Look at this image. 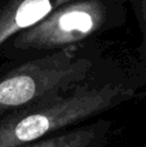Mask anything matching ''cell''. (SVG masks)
<instances>
[{
  "mask_svg": "<svg viewBox=\"0 0 146 147\" xmlns=\"http://www.w3.org/2000/svg\"><path fill=\"white\" fill-rule=\"evenodd\" d=\"M145 84V74L109 63L79 85L1 119L0 147H22L91 121L133 99Z\"/></svg>",
  "mask_w": 146,
  "mask_h": 147,
  "instance_id": "cell-1",
  "label": "cell"
},
{
  "mask_svg": "<svg viewBox=\"0 0 146 147\" xmlns=\"http://www.w3.org/2000/svg\"><path fill=\"white\" fill-rule=\"evenodd\" d=\"M93 44H82L0 66V120L82 84L107 66Z\"/></svg>",
  "mask_w": 146,
  "mask_h": 147,
  "instance_id": "cell-2",
  "label": "cell"
},
{
  "mask_svg": "<svg viewBox=\"0 0 146 147\" xmlns=\"http://www.w3.org/2000/svg\"><path fill=\"white\" fill-rule=\"evenodd\" d=\"M127 0H79L65 5L32 27L10 38L0 48L5 61L45 56L75 45L123 25Z\"/></svg>",
  "mask_w": 146,
  "mask_h": 147,
  "instance_id": "cell-3",
  "label": "cell"
},
{
  "mask_svg": "<svg viewBox=\"0 0 146 147\" xmlns=\"http://www.w3.org/2000/svg\"><path fill=\"white\" fill-rule=\"evenodd\" d=\"M79 0H0V48L28 27Z\"/></svg>",
  "mask_w": 146,
  "mask_h": 147,
  "instance_id": "cell-4",
  "label": "cell"
},
{
  "mask_svg": "<svg viewBox=\"0 0 146 147\" xmlns=\"http://www.w3.org/2000/svg\"><path fill=\"white\" fill-rule=\"evenodd\" d=\"M113 132V120L97 117L22 147H109Z\"/></svg>",
  "mask_w": 146,
  "mask_h": 147,
  "instance_id": "cell-5",
  "label": "cell"
},
{
  "mask_svg": "<svg viewBox=\"0 0 146 147\" xmlns=\"http://www.w3.org/2000/svg\"><path fill=\"white\" fill-rule=\"evenodd\" d=\"M133 5L136 8V13L139 21L141 23L142 27V32H144V47H145V52L142 53L144 59L146 61V0H132Z\"/></svg>",
  "mask_w": 146,
  "mask_h": 147,
  "instance_id": "cell-6",
  "label": "cell"
}]
</instances>
